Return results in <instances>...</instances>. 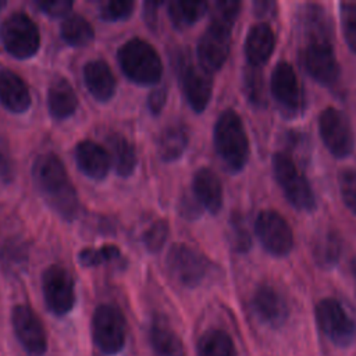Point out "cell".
Instances as JSON below:
<instances>
[{
  "instance_id": "6da1fadb",
  "label": "cell",
  "mask_w": 356,
  "mask_h": 356,
  "mask_svg": "<svg viewBox=\"0 0 356 356\" xmlns=\"http://www.w3.org/2000/svg\"><path fill=\"white\" fill-rule=\"evenodd\" d=\"M32 177L39 193L64 220L71 221L78 216V193L63 161L54 153H42L35 159Z\"/></svg>"
},
{
  "instance_id": "7a4b0ae2",
  "label": "cell",
  "mask_w": 356,
  "mask_h": 356,
  "mask_svg": "<svg viewBox=\"0 0 356 356\" xmlns=\"http://www.w3.org/2000/svg\"><path fill=\"white\" fill-rule=\"evenodd\" d=\"M239 1H218L214 6L211 19L197 43L199 64L209 72L220 70L231 46V31L239 13Z\"/></svg>"
},
{
  "instance_id": "3957f363",
  "label": "cell",
  "mask_w": 356,
  "mask_h": 356,
  "mask_svg": "<svg viewBox=\"0 0 356 356\" xmlns=\"http://www.w3.org/2000/svg\"><path fill=\"white\" fill-rule=\"evenodd\" d=\"M214 147L225 170L236 174L249 159V139L242 118L235 110H225L214 125Z\"/></svg>"
},
{
  "instance_id": "277c9868",
  "label": "cell",
  "mask_w": 356,
  "mask_h": 356,
  "mask_svg": "<svg viewBox=\"0 0 356 356\" xmlns=\"http://www.w3.org/2000/svg\"><path fill=\"white\" fill-rule=\"evenodd\" d=\"M118 64L125 76L140 85L157 83L163 64L156 49L142 38H131L117 50Z\"/></svg>"
},
{
  "instance_id": "5b68a950",
  "label": "cell",
  "mask_w": 356,
  "mask_h": 356,
  "mask_svg": "<svg viewBox=\"0 0 356 356\" xmlns=\"http://www.w3.org/2000/svg\"><path fill=\"white\" fill-rule=\"evenodd\" d=\"M92 339L106 356H115L127 343V320L121 309L111 303L99 305L92 314Z\"/></svg>"
},
{
  "instance_id": "8992f818",
  "label": "cell",
  "mask_w": 356,
  "mask_h": 356,
  "mask_svg": "<svg viewBox=\"0 0 356 356\" xmlns=\"http://www.w3.org/2000/svg\"><path fill=\"white\" fill-rule=\"evenodd\" d=\"M0 40L13 57L28 58L39 50L40 32L28 14L14 11L0 25Z\"/></svg>"
},
{
  "instance_id": "52a82bcc",
  "label": "cell",
  "mask_w": 356,
  "mask_h": 356,
  "mask_svg": "<svg viewBox=\"0 0 356 356\" xmlns=\"http://www.w3.org/2000/svg\"><path fill=\"white\" fill-rule=\"evenodd\" d=\"M273 171L288 202L296 210L312 211L316 207V199L312 186L307 179L298 171L291 156L282 152L275 153L273 156Z\"/></svg>"
},
{
  "instance_id": "ba28073f",
  "label": "cell",
  "mask_w": 356,
  "mask_h": 356,
  "mask_svg": "<svg viewBox=\"0 0 356 356\" xmlns=\"http://www.w3.org/2000/svg\"><path fill=\"white\" fill-rule=\"evenodd\" d=\"M316 321L323 334L337 346L348 348L356 341V321L332 298L321 299L314 309Z\"/></svg>"
},
{
  "instance_id": "9c48e42d",
  "label": "cell",
  "mask_w": 356,
  "mask_h": 356,
  "mask_svg": "<svg viewBox=\"0 0 356 356\" xmlns=\"http://www.w3.org/2000/svg\"><path fill=\"white\" fill-rule=\"evenodd\" d=\"M46 307L57 317L68 314L75 305V284L70 271L58 264L49 266L42 274Z\"/></svg>"
},
{
  "instance_id": "30bf717a",
  "label": "cell",
  "mask_w": 356,
  "mask_h": 356,
  "mask_svg": "<svg viewBox=\"0 0 356 356\" xmlns=\"http://www.w3.org/2000/svg\"><path fill=\"white\" fill-rule=\"evenodd\" d=\"M167 267L179 284L193 288L206 277L210 261L195 248L186 243H174L167 253Z\"/></svg>"
},
{
  "instance_id": "8fae6325",
  "label": "cell",
  "mask_w": 356,
  "mask_h": 356,
  "mask_svg": "<svg viewBox=\"0 0 356 356\" xmlns=\"http://www.w3.org/2000/svg\"><path fill=\"white\" fill-rule=\"evenodd\" d=\"M13 331L29 356H44L47 352V334L42 320L28 305H15L11 312Z\"/></svg>"
},
{
  "instance_id": "7c38bea8",
  "label": "cell",
  "mask_w": 356,
  "mask_h": 356,
  "mask_svg": "<svg viewBox=\"0 0 356 356\" xmlns=\"http://www.w3.org/2000/svg\"><path fill=\"white\" fill-rule=\"evenodd\" d=\"M318 132L330 153L338 159L353 152L355 136L346 115L335 108L327 107L318 115Z\"/></svg>"
},
{
  "instance_id": "4fadbf2b",
  "label": "cell",
  "mask_w": 356,
  "mask_h": 356,
  "mask_svg": "<svg viewBox=\"0 0 356 356\" xmlns=\"http://www.w3.org/2000/svg\"><path fill=\"white\" fill-rule=\"evenodd\" d=\"M178 76L182 92L186 102L196 113H202L211 97L213 93V78L211 72L206 71L200 64H193L188 57H179Z\"/></svg>"
},
{
  "instance_id": "5bb4252c",
  "label": "cell",
  "mask_w": 356,
  "mask_h": 356,
  "mask_svg": "<svg viewBox=\"0 0 356 356\" xmlns=\"http://www.w3.org/2000/svg\"><path fill=\"white\" fill-rule=\"evenodd\" d=\"M256 235L263 248L274 256H285L292 250L293 234L286 220L274 210H263L254 222Z\"/></svg>"
},
{
  "instance_id": "9a60e30c",
  "label": "cell",
  "mask_w": 356,
  "mask_h": 356,
  "mask_svg": "<svg viewBox=\"0 0 356 356\" xmlns=\"http://www.w3.org/2000/svg\"><path fill=\"white\" fill-rule=\"evenodd\" d=\"M271 93L286 117L298 115L303 108V92L293 67L286 61L275 64L270 78Z\"/></svg>"
},
{
  "instance_id": "2e32d148",
  "label": "cell",
  "mask_w": 356,
  "mask_h": 356,
  "mask_svg": "<svg viewBox=\"0 0 356 356\" xmlns=\"http://www.w3.org/2000/svg\"><path fill=\"white\" fill-rule=\"evenodd\" d=\"M306 71L321 85H332L339 78V64L331 43L307 42L302 53Z\"/></svg>"
},
{
  "instance_id": "e0dca14e",
  "label": "cell",
  "mask_w": 356,
  "mask_h": 356,
  "mask_svg": "<svg viewBox=\"0 0 356 356\" xmlns=\"http://www.w3.org/2000/svg\"><path fill=\"white\" fill-rule=\"evenodd\" d=\"M252 306L259 320L273 328L281 327L289 314L284 296L268 284L256 288L252 298Z\"/></svg>"
},
{
  "instance_id": "ac0fdd59",
  "label": "cell",
  "mask_w": 356,
  "mask_h": 356,
  "mask_svg": "<svg viewBox=\"0 0 356 356\" xmlns=\"http://www.w3.org/2000/svg\"><path fill=\"white\" fill-rule=\"evenodd\" d=\"M74 153L79 170L86 177L100 181L107 175L111 159L110 153L106 150L104 146L95 140L83 139L76 143Z\"/></svg>"
},
{
  "instance_id": "d6986e66",
  "label": "cell",
  "mask_w": 356,
  "mask_h": 356,
  "mask_svg": "<svg viewBox=\"0 0 356 356\" xmlns=\"http://www.w3.org/2000/svg\"><path fill=\"white\" fill-rule=\"evenodd\" d=\"M192 191L203 209L211 214L220 211L222 206V185L213 170L207 167L199 168L192 179Z\"/></svg>"
},
{
  "instance_id": "ffe728a7",
  "label": "cell",
  "mask_w": 356,
  "mask_h": 356,
  "mask_svg": "<svg viewBox=\"0 0 356 356\" xmlns=\"http://www.w3.org/2000/svg\"><path fill=\"white\" fill-rule=\"evenodd\" d=\"M152 356H186L179 335L163 317H154L149 327Z\"/></svg>"
},
{
  "instance_id": "44dd1931",
  "label": "cell",
  "mask_w": 356,
  "mask_h": 356,
  "mask_svg": "<svg viewBox=\"0 0 356 356\" xmlns=\"http://www.w3.org/2000/svg\"><path fill=\"white\" fill-rule=\"evenodd\" d=\"M83 81L89 93L99 102H107L115 92V76L103 60H90L83 68Z\"/></svg>"
},
{
  "instance_id": "7402d4cb",
  "label": "cell",
  "mask_w": 356,
  "mask_h": 356,
  "mask_svg": "<svg viewBox=\"0 0 356 356\" xmlns=\"http://www.w3.org/2000/svg\"><path fill=\"white\" fill-rule=\"evenodd\" d=\"M275 44V36L271 26L266 22L254 24L245 39V56L252 67L263 65L271 56Z\"/></svg>"
},
{
  "instance_id": "603a6c76",
  "label": "cell",
  "mask_w": 356,
  "mask_h": 356,
  "mask_svg": "<svg viewBox=\"0 0 356 356\" xmlns=\"http://www.w3.org/2000/svg\"><path fill=\"white\" fill-rule=\"evenodd\" d=\"M0 103L11 113H24L31 106L25 81L11 70L0 71Z\"/></svg>"
},
{
  "instance_id": "cb8c5ba5",
  "label": "cell",
  "mask_w": 356,
  "mask_h": 356,
  "mask_svg": "<svg viewBox=\"0 0 356 356\" xmlns=\"http://www.w3.org/2000/svg\"><path fill=\"white\" fill-rule=\"evenodd\" d=\"M47 107L53 118L64 120L78 107V97L72 85L64 76L54 78L47 89Z\"/></svg>"
},
{
  "instance_id": "d4e9b609",
  "label": "cell",
  "mask_w": 356,
  "mask_h": 356,
  "mask_svg": "<svg viewBox=\"0 0 356 356\" xmlns=\"http://www.w3.org/2000/svg\"><path fill=\"white\" fill-rule=\"evenodd\" d=\"M189 142L188 129L184 124L175 122L167 125L157 138V152L161 160L175 161L178 160Z\"/></svg>"
},
{
  "instance_id": "484cf974",
  "label": "cell",
  "mask_w": 356,
  "mask_h": 356,
  "mask_svg": "<svg viewBox=\"0 0 356 356\" xmlns=\"http://www.w3.org/2000/svg\"><path fill=\"white\" fill-rule=\"evenodd\" d=\"M107 146L115 171L121 177L131 175L138 164V154L134 143L124 135L114 132L107 136Z\"/></svg>"
},
{
  "instance_id": "4316f807",
  "label": "cell",
  "mask_w": 356,
  "mask_h": 356,
  "mask_svg": "<svg viewBox=\"0 0 356 356\" xmlns=\"http://www.w3.org/2000/svg\"><path fill=\"white\" fill-rule=\"evenodd\" d=\"M313 259L321 268L334 267L342 253V241L339 235L334 231H323L320 232L314 241L312 248Z\"/></svg>"
},
{
  "instance_id": "83f0119b",
  "label": "cell",
  "mask_w": 356,
  "mask_h": 356,
  "mask_svg": "<svg viewBox=\"0 0 356 356\" xmlns=\"http://www.w3.org/2000/svg\"><path fill=\"white\" fill-rule=\"evenodd\" d=\"M197 356H238L231 335L221 328L204 331L197 341Z\"/></svg>"
},
{
  "instance_id": "f1b7e54d",
  "label": "cell",
  "mask_w": 356,
  "mask_h": 356,
  "mask_svg": "<svg viewBox=\"0 0 356 356\" xmlns=\"http://www.w3.org/2000/svg\"><path fill=\"white\" fill-rule=\"evenodd\" d=\"M303 28L309 42H328L332 39V26L324 8L310 4L303 10Z\"/></svg>"
},
{
  "instance_id": "f546056e",
  "label": "cell",
  "mask_w": 356,
  "mask_h": 356,
  "mask_svg": "<svg viewBox=\"0 0 356 356\" xmlns=\"http://www.w3.org/2000/svg\"><path fill=\"white\" fill-rule=\"evenodd\" d=\"M60 33L71 46H85L95 38L93 26L79 14L67 15L60 25Z\"/></svg>"
},
{
  "instance_id": "4dcf8cb0",
  "label": "cell",
  "mask_w": 356,
  "mask_h": 356,
  "mask_svg": "<svg viewBox=\"0 0 356 356\" xmlns=\"http://www.w3.org/2000/svg\"><path fill=\"white\" fill-rule=\"evenodd\" d=\"M207 7L206 1H171L168 4V15L177 28H185L200 19Z\"/></svg>"
},
{
  "instance_id": "1f68e13d",
  "label": "cell",
  "mask_w": 356,
  "mask_h": 356,
  "mask_svg": "<svg viewBox=\"0 0 356 356\" xmlns=\"http://www.w3.org/2000/svg\"><path fill=\"white\" fill-rule=\"evenodd\" d=\"M121 257V250L115 245H103L100 248H85L78 253V260L85 267H93Z\"/></svg>"
},
{
  "instance_id": "d6a6232c",
  "label": "cell",
  "mask_w": 356,
  "mask_h": 356,
  "mask_svg": "<svg viewBox=\"0 0 356 356\" xmlns=\"http://www.w3.org/2000/svg\"><path fill=\"white\" fill-rule=\"evenodd\" d=\"M168 231H170V227H168L167 220H164V218H159V220H154L153 222H150L149 227L142 234V241H143L146 249L150 252L160 250L167 241Z\"/></svg>"
},
{
  "instance_id": "836d02e7",
  "label": "cell",
  "mask_w": 356,
  "mask_h": 356,
  "mask_svg": "<svg viewBox=\"0 0 356 356\" xmlns=\"http://www.w3.org/2000/svg\"><path fill=\"white\" fill-rule=\"evenodd\" d=\"M339 17H341V25L343 31V38L349 49L356 53V4L341 3Z\"/></svg>"
},
{
  "instance_id": "e575fe53",
  "label": "cell",
  "mask_w": 356,
  "mask_h": 356,
  "mask_svg": "<svg viewBox=\"0 0 356 356\" xmlns=\"http://www.w3.org/2000/svg\"><path fill=\"white\" fill-rule=\"evenodd\" d=\"M245 93L248 99L256 106H264V86L261 72L257 67H252L245 72Z\"/></svg>"
},
{
  "instance_id": "d590c367",
  "label": "cell",
  "mask_w": 356,
  "mask_h": 356,
  "mask_svg": "<svg viewBox=\"0 0 356 356\" xmlns=\"http://www.w3.org/2000/svg\"><path fill=\"white\" fill-rule=\"evenodd\" d=\"M0 257L4 266L8 268H19L26 263L28 253L24 243H21L18 239H10L3 245Z\"/></svg>"
},
{
  "instance_id": "8d00e7d4",
  "label": "cell",
  "mask_w": 356,
  "mask_h": 356,
  "mask_svg": "<svg viewBox=\"0 0 356 356\" xmlns=\"http://www.w3.org/2000/svg\"><path fill=\"white\" fill-rule=\"evenodd\" d=\"M339 191L345 206L356 216V170L345 168L339 172Z\"/></svg>"
},
{
  "instance_id": "74e56055",
  "label": "cell",
  "mask_w": 356,
  "mask_h": 356,
  "mask_svg": "<svg viewBox=\"0 0 356 356\" xmlns=\"http://www.w3.org/2000/svg\"><path fill=\"white\" fill-rule=\"evenodd\" d=\"M231 238H232V246L236 252H248L252 246L250 235L243 224V220L239 214H232L231 218Z\"/></svg>"
},
{
  "instance_id": "f35d334b",
  "label": "cell",
  "mask_w": 356,
  "mask_h": 356,
  "mask_svg": "<svg viewBox=\"0 0 356 356\" xmlns=\"http://www.w3.org/2000/svg\"><path fill=\"white\" fill-rule=\"evenodd\" d=\"M134 1H103L100 6V17L106 21H120L131 15Z\"/></svg>"
},
{
  "instance_id": "ab89813d",
  "label": "cell",
  "mask_w": 356,
  "mask_h": 356,
  "mask_svg": "<svg viewBox=\"0 0 356 356\" xmlns=\"http://www.w3.org/2000/svg\"><path fill=\"white\" fill-rule=\"evenodd\" d=\"M14 178V163L8 150V146L3 138H0V182L8 184Z\"/></svg>"
},
{
  "instance_id": "60d3db41",
  "label": "cell",
  "mask_w": 356,
  "mask_h": 356,
  "mask_svg": "<svg viewBox=\"0 0 356 356\" xmlns=\"http://www.w3.org/2000/svg\"><path fill=\"white\" fill-rule=\"evenodd\" d=\"M36 6L43 13L51 17H61L70 13L74 3L71 0H46V1H36Z\"/></svg>"
},
{
  "instance_id": "b9f144b4",
  "label": "cell",
  "mask_w": 356,
  "mask_h": 356,
  "mask_svg": "<svg viewBox=\"0 0 356 356\" xmlns=\"http://www.w3.org/2000/svg\"><path fill=\"white\" fill-rule=\"evenodd\" d=\"M167 102V89L165 88H157L153 89L147 96V107L152 111V114H159Z\"/></svg>"
},
{
  "instance_id": "7bdbcfd3",
  "label": "cell",
  "mask_w": 356,
  "mask_h": 356,
  "mask_svg": "<svg viewBox=\"0 0 356 356\" xmlns=\"http://www.w3.org/2000/svg\"><path fill=\"white\" fill-rule=\"evenodd\" d=\"M181 214L189 220L197 218L202 214V206L195 196H184V199L181 200Z\"/></svg>"
},
{
  "instance_id": "ee69618b",
  "label": "cell",
  "mask_w": 356,
  "mask_h": 356,
  "mask_svg": "<svg viewBox=\"0 0 356 356\" xmlns=\"http://www.w3.org/2000/svg\"><path fill=\"white\" fill-rule=\"evenodd\" d=\"M159 3H146L145 4V15L149 25H153L156 22V7Z\"/></svg>"
},
{
  "instance_id": "f6af8a7d",
  "label": "cell",
  "mask_w": 356,
  "mask_h": 356,
  "mask_svg": "<svg viewBox=\"0 0 356 356\" xmlns=\"http://www.w3.org/2000/svg\"><path fill=\"white\" fill-rule=\"evenodd\" d=\"M352 274H353V278H355V282H356V259L352 261Z\"/></svg>"
},
{
  "instance_id": "bcb514c9",
  "label": "cell",
  "mask_w": 356,
  "mask_h": 356,
  "mask_svg": "<svg viewBox=\"0 0 356 356\" xmlns=\"http://www.w3.org/2000/svg\"><path fill=\"white\" fill-rule=\"evenodd\" d=\"M4 4H6V3H4V1H1V0H0V8H1V7H4Z\"/></svg>"
}]
</instances>
